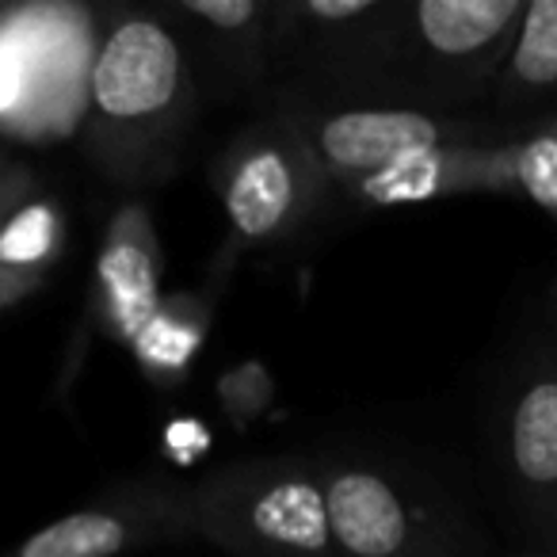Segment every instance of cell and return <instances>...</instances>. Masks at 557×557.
Here are the masks:
<instances>
[{
  "mask_svg": "<svg viewBox=\"0 0 557 557\" xmlns=\"http://www.w3.org/2000/svg\"><path fill=\"white\" fill-rule=\"evenodd\" d=\"M164 443H169L172 455H180L184 462L210 447V440H207V432H202L199 420H176V424L169 428V435H164Z\"/></svg>",
  "mask_w": 557,
  "mask_h": 557,
  "instance_id": "cell-20",
  "label": "cell"
},
{
  "mask_svg": "<svg viewBox=\"0 0 557 557\" xmlns=\"http://www.w3.org/2000/svg\"><path fill=\"white\" fill-rule=\"evenodd\" d=\"M210 321H214V298L210 295H202V290L164 295L157 313L146 321V329L134 336V363L157 386H176V382L187 379L195 356L207 344Z\"/></svg>",
  "mask_w": 557,
  "mask_h": 557,
  "instance_id": "cell-11",
  "label": "cell"
},
{
  "mask_svg": "<svg viewBox=\"0 0 557 557\" xmlns=\"http://www.w3.org/2000/svg\"><path fill=\"white\" fill-rule=\"evenodd\" d=\"M290 12L310 27H318V32H325V27H351L382 16L386 4H379V0H302Z\"/></svg>",
  "mask_w": 557,
  "mask_h": 557,
  "instance_id": "cell-17",
  "label": "cell"
},
{
  "mask_svg": "<svg viewBox=\"0 0 557 557\" xmlns=\"http://www.w3.org/2000/svg\"><path fill=\"white\" fill-rule=\"evenodd\" d=\"M214 394L218 409L225 412L233 432H248L275 405V374L260 359H245V363H233L218 374Z\"/></svg>",
  "mask_w": 557,
  "mask_h": 557,
  "instance_id": "cell-14",
  "label": "cell"
},
{
  "mask_svg": "<svg viewBox=\"0 0 557 557\" xmlns=\"http://www.w3.org/2000/svg\"><path fill=\"white\" fill-rule=\"evenodd\" d=\"M344 187L351 199L374 210L420 207V202L455 199V195H516V138L500 146L428 149Z\"/></svg>",
  "mask_w": 557,
  "mask_h": 557,
  "instance_id": "cell-8",
  "label": "cell"
},
{
  "mask_svg": "<svg viewBox=\"0 0 557 557\" xmlns=\"http://www.w3.org/2000/svg\"><path fill=\"white\" fill-rule=\"evenodd\" d=\"M214 184L230 233L225 245L237 252L287 240L313 214L329 180L298 126H260L225 149Z\"/></svg>",
  "mask_w": 557,
  "mask_h": 557,
  "instance_id": "cell-3",
  "label": "cell"
},
{
  "mask_svg": "<svg viewBox=\"0 0 557 557\" xmlns=\"http://www.w3.org/2000/svg\"><path fill=\"white\" fill-rule=\"evenodd\" d=\"M35 195V172L24 161H12L0 172V225L9 222L20 207Z\"/></svg>",
  "mask_w": 557,
  "mask_h": 557,
  "instance_id": "cell-18",
  "label": "cell"
},
{
  "mask_svg": "<svg viewBox=\"0 0 557 557\" xmlns=\"http://www.w3.org/2000/svg\"><path fill=\"white\" fill-rule=\"evenodd\" d=\"M65 252V214L58 202L32 199L0 225V268L47 275Z\"/></svg>",
  "mask_w": 557,
  "mask_h": 557,
  "instance_id": "cell-13",
  "label": "cell"
},
{
  "mask_svg": "<svg viewBox=\"0 0 557 557\" xmlns=\"http://www.w3.org/2000/svg\"><path fill=\"white\" fill-rule=\"evenodd\" d=\"M164 252L153 210L146 202H123L111 210L96 252L92 318L108 341L131 348L164 298Z\"/></svg>",
  "mask_w": 557,
  "mask_h": 557,
  "instance_id": "cell-7",
  "label": "cell"
},
{
  "mask_svg": "<svg viewBox=\"0 0 557 557\" xmlns=\"http://www.w3.org/2000/svg\"><path fill=\"white\" fill-rule=\"evenodd\" d=\"M176 12L195 20L199 27L225 35V39H248V35H256L260 20L268 16V9L256 0H180Z\"/></svg>",
  "mask_w": 557,
  "mask_h": 557,
  "instance_id": "cell-16",
  "label": "cell"
},
{
  "mask_svg": "<svg viewBox=\"0 0 557 557\" xmlns=\"http://www.w3.org/2000/svg\"><path fill=\"white\" fill-rule=\"evenodd\" d=\"M554 131H557V126H554Z\"/></svg>",
  "mask_w": 557,
  "mask_h": 557,
  "instance_id": "cell-23",
  "label": "cell"
},
{
  "mask_svg": "<svg viewBox=\"0 0 557 557\" xmlns=\"http://www.w3.org/2000/svg\"><path fill=\"white\" fill-rule=\"evenodd\" d=\"M92 141L111 176H138L180 138L191 111V70L176 35L149 12H119L96 50Z\"/></svg>",
  "mask_w": 557,
  "mask_h": 557,
  "instance_id": "cell-1",
  "label": "cell"
},
{
  "mask_svg": "<svg viewBox=\"0 0 557 557\" xmlns=\"http://www.w3.org/2000/svg\"><path fill=\"white\" fill-rule=\"evenodd\" d=\"M516 195L557 218V131L516 138Z\"/></svg>",
  "mask_w": 557,
  "mask_h": 557,
  "instance_id": "cell-15",
  "label": "cell"
},
{
  "mask_svg": "<svg viewBox=\"0 0 557 557\" xmlns=\"http://www.w3.org/2000/svg\"><path fill=\"white\" fill-rule=\"evenodd\" d=\"M9 164H12V157H9V153H4V149H0V172L9 169Z\"/></svg>",
  "mask_w": 557,
  "mask_h": 557,
  "instance_id": "cell-22",
  "label": "cell"
},
{
  "mask_svg": "<svg viewBox=\"0 0 557 557\" xmlns=\"http://www.w3.org/2000/svg\"><path fill=\"white\" fill-rule=\"evenodd\" d=\"M47 287V275H32V271H12L0 268V310H12V306L27 302L32 295Z\"/></svg>",
  "mask_w": 557,
  "mask_h": 557,
  "instance_id": "cell-19",
  "label": "cell"
},
{
  "mask_svg": "<svg viewBox=\"0 0 557 557\" xmlns=\"http://www.w3.org/2000/svg\"><path fill=\"white\" fill-rule=\"evenodd\" d=\"M191 485L131 481L65 511L4 557H119L149 542L191 539Z\"/></svg>",
  "mask_w": 557,
  "mask_h": 557,
  "instance_id": "cell-6",
  "label": "cell"
},
{
  "mask_svg": "<svg viewBox=\"0 0 557 557\" xmlns=\"http://www.w3.org/2000/svg\"><path fill=\"white\" fill-rule=\"evenodd\" d=\"M321 481L341 557H455L424 504L379 466L333 458Z\"/></svg>",
  "mask_w": 557,
  "mask_h": 557,
  "instance_id": "cell-5",
  "label": "cell"
},
{
  "mask_svg": "<svg viewBox=\"0 0 557 557\" xmlns=\"http://www.w3.org/2000/svg\"><path fill=\"white\" fill-rule=\"evenodd\" d=\"M557 92V0H531L496 73V96L511 103Z\"/></svg>",
  "mask_w": 557,
  "mask_h": 557,
  "instance_id": "cell-12",
  "label": "cell"
},
{
  "mask_svg": "<svg viewBox=\"0 0 557 557\" xmlns=\"http://www.w3.org/2000/svg\"><path fill=\"white\" fill-rule=\"evenodd\" d=\"M329 184H351L412 153L443 146H500L511 141L488 123L435 115L420 108H344L298 126Z\"/></svg>",
  "mask_w": 557,
  "mask_h": 557,
  "instance_id": "cell-4",
  "label": "cell"
},
{
  "mask_svg": "<svg viewBox=\"0 0 557 557\" xmlns=\"http://www.w3.org/2000/svg\"><path fill=\"white\" fill-rule=\"evenodd\" d=\"M516 557H557V549H531V554H516Z\"/></svg>",
  "mask_w": 557,
  "mask_h": 557,
  "instance_id": "cell-21",
  "label": "cell"
},
{
  "mask_svg": "<svg viewBox=\"0 0 557 557\" xmlns=\"http://www.w3.org/2000/svg\"><path fill=\"white\" fill-rule=\"evenodd\" d=\"M527 0H420L409 9L420 54L458 81L496 77Z\"/></svg>",
  "mask_w": 557,
  "mask_h": 557,
  "instance_id": "cell-10",
  "label": "cell"
},
{
  "mask_svg": "<svg viewBox=\"0 0 557 557\" xmlns=\"http://www.w3.org/2000/svg\"><path fill=\"white\" fill-rule=\"evenodd\" d=\"M504 473L534 531L557 549V363L531 367L504 412Z\"/></svg>",
  "mask_w": 557,
  "mask_h": 557,
  "instance_id": "cell-9",
  "label": "cell"
},
{
  "mask_svg": "<svg viewBox=\"0 0 557 557\" xmlns=\"http://www.w3.org/2000/svg\"><path fill=\"white\" fill-rule=\"evenodd\" d=\"M199 539L237 557H341L329 527L321 462L256 458L191 485Z\"/></svg>",
  "mask_w": 557,
  "mask_h": 557,
  "instance_id": "cell-2",
  "label": "cell"
}]
</instances>
